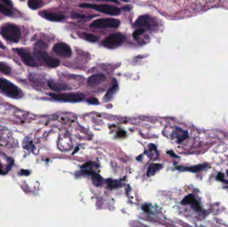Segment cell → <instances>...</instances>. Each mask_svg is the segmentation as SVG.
Masks as SVG:
<instances>
[{"label":"cell","instance_id":"obj_1","mask_svg":"<svg viewBox=\"0 0 228 227\" xmlns=\"http://www.w3.org/2000/svg\"><path fill=\"white\" fill-rule=\"evenodd\" d=\"M46 47H47V45L45 43L41 41H37L35 45L34 50H33V52H34L36 57L42 60L45 65L50 67H57L59 65V60L48 55V53L45 51Z\"/></svg>","mask_w":228,"mask_h":227},{"label":"cell","instance_id":"obj_2","mask_svg":"<svg viewBox=\"0 0 228 227\" xmlns=\"http://www.w3.org/2000/svg\"><path fill=\"white\" fill-rule=\"evenodd\" d=\"M0 34L6 40L18 43L21 37V31L18 26L12 23L5 24L0 29Z\"/></svg>","mask_w":228,"mask_h":227},{"label":"cell","instance_id":"obj_3","mask_svg":"<svg viewBox=\"0 0 228 227\" xmlns=\"http://www.w3.org/2000/svg\"><path fill=\"white\" fill-rule=\"evenodd\" d=\"M82 8H89L110 16H118L121 13V9L111 5H98L95 4H81L79 5Z\"/></svg>","mask_w":228,"mask_h":227},{"label":"cell","instance_id":"obj_4","mask_svg":"<svg viewBox=\"0 0 228 227\" xmlns=\"http://www.w3.org/2000/svg\"><path fill=\"white\" fill-rule=\"evenodd\" d=\"M120 25V21L115 18H101L93 21L90 27L95 28H118Z\"/></svg>","mask_w":228,"mask_h":227},{"label":"cell","instance_id":"obj_5","mask_svg":"<svg viewBox=\"0 0 228 227\" xmlns=\"http://www.w3.org/2000/svg\"><path fill=\"white\" fill-rule=\"evenodd\" d=\"M125 41V36L121 33L111 34L103 41V45L106 47L115 49L122 45Z\"/></svg>","mask_w":228,"mask_h":227},{"label":"cell","instance_id":"obj_6","mask_svg":"<svg viewBox=\"0 0 228 227\" xmlns=\"http://www.w3.org/2000/svg\"><path fill=\"white\" fill-rule=\"evenodd\" d=\"M50 95L53 99L59 101H64V102H79L83 101L84 99V95L81 93H61V94H55V93H50Z\"/></svg>","mask_w":228,"mask_h":227},{"label":"cell","instance_id":"obj_7","mask_svg":"<svg viewBox=\"0 0 228 227\" xmlns=\"http://www.w3.org/2000/svg\"><path fill=\"white\" fill-rule=\"evenodd\" d=\"M0 89L13 98H17L20 95V91L16 85L1 77H0Z\"/></svg>","mask_w":228,"mask_h":227},{"label":"cell","instance_id":"obj_8","mask_svg":"<svg viewBox=\"0 0 228 227\" xmlns=\"http://www.w3.org/2000/svg\"><path fill=\"white\" fill-rule=\"evenodd\" d=\"M134 26L136 28H143V29H154L157 27V21L154 18L148 16V15H144L141 16L135 21Z\"/></svg>","mask_w":228,"mask_h":227},{"label":"cell","instance_id":"obj_9","mask_svg":"<svg viewBox=\"0 0 228 227\" xmlns=\"http://www.w3.org/2000/svg\"><path fill=\"white\" fill-rule=\"evenodd\" d=\"M13 51L21 57L23 62L25 65L30 66V67H38V66L37 62L29 51L23 48H14Z\"/></svg>","mask_w":228,"mask_h":227},{"label":"cell","instance_id":"obj_10","mask_svg":"<svg viewBox=\"0 0 228 227\" xmlns=\"http://www.w3.org/2000/svg\"><path fill=\"white\" fill-rule=\"evenodd\" d=\"M53 51L58 55L64 57H69L72 55V49L65 43H57L53 47Z\"/></svg>","mask_w":228,"mask_h":227},{"label":"cell","instance_id":"obj_11","mask_svg":"<svg viewBox=\"0 0 228 227\" xmlns=\"http://www.w3.org/2000/svg\"><path fill=\"white\" fill-rule=\"evenodd\" d=\"M40 15L44 19L52 21H61L65 19V16L64 15L53 13V12L47 11H43L42 12H41Z\"/></svg>","mask_w":228,"mask_h":227},{"label":"cell","instance_id":"obj_12","mask_svg":"<svg viewBox=\"0 0 228 227\" xmlns=\"http://www.w3.org/2000/svg\"><path fill=\"white\" fill-rule=\"evenodd\" d=\"M106 77L103 74H94L91 75L88 79V83L91 87H96L106 81Z\"/></svg>","mask_w":228,"mask_h":227},{"label":"cell","instance_id":"obj_13","mask_svg":"<svg viewBox=\"0 0 228 227\" xmlns=\"http://www.w3.org/2000/svg\"><path fill=\"white\" fill-rule=\"evenodd\" d=\"M47 85L50 89L57 92L65 91V90L69 89V87L67 85L62 83L56 81L55 80L48 81Z\"/></svg>","mask_w":228,"mask_h":227},{"label":"cell","instance_id":"obj_14","mask_svg":"<svg viewBox=\"0 0 228 227\" xmlns=\"http://www.w3.org/2000/svg\"><path fill=\"white\" fill-rule=\"evenodd\" d=\"M118 89H119V86L118 83L116 81L115 79H114L113 85H112V87L108 90V91L106 93V95L104 96L103 99V101L104 102L111 101V100L113 99L114 95L117 93V92L118 91Z\"/></svg>","mask_w":228,"mask_h":227},{"label":"cell","instance_id":"obj_15","mask_svg":"<svg viewBox=\"0 0 228 227\" xmlns=\"http://www.w3.org/2000/svg\"><path fill=\"white\" fill-rule=\"evenodd\" d=\"M181 203L183 204H191L193 206V208L195 209L196 211H201L200 204L192 194H189L184 198Z\"/></svg>","mask_w":228,"mask_h":227},{"label":"cell","instance_id":"obj_16","mask_svg":"<svg viewBox=\"0 0 228 227\" xmlns=\"http://www.w3.org/2000/svg\"><path fill=\"white\" fill-rule=\"evenodd\" d=\"M176 135L178 139L179 143H181L183 141L185 140L188 137V133L187 131L182 130L180 128H176Z\"/></svg>","mask_w":228,"mask_h":227},{"label":"cell","instance_id":"obj_17","mask_svg":"<svg viewBox=\"0 0 228 227\" xmlns=\"http://www.w3.org/2000/svg\"><path fill=\"white\" fill-rule=\"evenodd\" d=\"M162 165L160 164H152L149 165L148 169L147 170V176L150 177V176L154 175L158 171L159 169H161Z\"/></svg>","mask_w":228,"mask_h":227},{"label":"cell","instance_id":"obj_18","mask_svg":"<svg viewBox=\"0 0 228 227\" xmlns=\"http://www.w3.org/2000/svg\"><path fill=\"white\" fill-rule=\"evenodd\" d=\"M28 5L30 9L36 10L42 6L43 1L42 0H28Z\"/></svg>","mask_w":228,"mask_h":227},{"label":"cell","instance_id":"obj_19","mask_svg":"<svg viewBox=\"0 0 228 227\" xmlns=\"http://www.w3.org/2000/svg\"><path fill=\"white\" fill-rule=\"evenodd\" d=\"M108 186L110 189H118L119 187H122V182L118 180H113L111 179H108L106 180Z\"/></svg>","mask_w":228,"mask_h":227},{"label":"cell","instance_id":"obj_20","mask_svg":"<svg viewBox=\"0 0 228 227\" xmlns=\"http://www.w3.org/2000/svg\"><path fill=\"white\" fill-rule=\"evenodd\" d=\"M92 176V182H93V185L96 187H99L102 183V179L99 175L96 174V173H93L91 174Z\"/></svg>","mask_w":228,"mask_h":227},{"label":"cell","instance_id":"obj_21","mask_svg":"<svg viewBox=\"0 0 228 227\" xmlns=\"http://www.w3.org/2000/svg\"><path fill=\"white\" fill-rule=\"evenodd\" d=\"M207 167V165H198V166H193V167H185V168H182V170H188V171H191V172H198L200 171L202 169H203V168Z\"/></svg>","mask_w":228,"mask_h":227},{"label":"cell","instance_id":"obj_22","mask_svg":"<svg viewBox=\"0 0 228 227\" xmlns=\"http://www.w3.org/2000/svg\"><path fill=\"white\" fill-rule=\"evenodd\" d=\"M82 36H83L84 40L88 41L89 42H96V41L98 40V37H96V35L91 33H82Z\"/></svg>","mask_w":228,"mask_h":227},{"label":"cell","instance_id":"obj_23","mask_svg":"<svg viewBox=\"0 0 228 227\" xmlns=\"http://www.w3.org/2000/svg\"><path fill=\"white\" fill-rule=\"evenodd\" d=\"M11 71L10 67H9L6 63L0 62V73L6 75H9L11 73Z\"/></svg>","mask_w":228,"mask_h":227},{"label":"cell","instance_id":"obj_24","mask_svg":"<svg viewBox=\"0 0 228 227\" xmlns=\"http://www.w3.org/2000/svg\"><path fill=\"white\" fill-rule=\"evenodd\" d=\"M0 13H3L5 16H11L12 11L8 7L4 6L1 4H0Z\"/></svg>","mask_w":228,"mask_h":227},{"label":"cell","instance_id":"obj_25","mask_svg":"<svg viewBox=\"0 0 228 227\" xmlns=\"http://www.w3.org/2000/svg\"><path fill=\"white\" fill-rule=\"evenodd\" d=\"M145 32V29L143 28H138L136 30L133 31V33L132 34V35L133 37V38L137 40V39L139 37L140 35H142V34H144Z\"/></svg>","mask_w":228,"mask_h":227},{"label":"cell","instance_id":"obj_26","mask_svg":"<svg viewBox=\"0 0 228 227\" xmlns=\"http://www.w3.org/2000/svg\"><path fill=\"white\" fill-rule=\"evenodd\" d=\"M87 102L89 104H92V105H97L99 103V101L96 98H94V97H90L88 99Z\"/></svg>","mask_w":228,"mask_h":227},{"label":"cell","instance_id":"obj_27","mask_svg":"<svg viewBox=\"0 0 228 227\" xmlns=\"http://www.w3.org/2000/svg\"><path fill=\"white\" fill-rule=\"evenodd\" d=\"M217 179L220 180V181H224V175L222 173H220L217 176Z\"/></svg>","mask_w":228,"mask_h":227},{"label":"cell","instance_id":"obj_28","mask_svg":"<svg viewBox=\"0 0 228 227\" xmlns=\"http://www.w3.org/2000/svg\"><path fill=\"white\" fill-rule=\"evenodd\" d=\"M1 1H2L3 2H4L5 4H6V5H8V6H12V2L11 0H1Z\"/></svg>","mask_w":228,"mask_h":227},{"label":"cell","instance_id":"obj_29","mask_svg":"<svg viewBox=\"0 0 228 227\" xmlns=\"http://www.w3.org/2000/svg\"><path fill=\"white\" fill-rule=\"evenodd\" d=\"M167 154H168V155H170L171 157H176V158H178V156H177V155H176V154H174V153L173 152V151H167Z\"/></svg>","mask_w":228,"mask_h":227},{"label":"cell","instance_id":"obj_30","mask_svg":"<svg viewBox=\"0 0 228 227\" xmlns=\"http://www.w3.org/2000/svg\"><path fill=\"white\" fill-rule=\"evenodd\" d=\"M118 136H120V137H122V136H124L125 135V132H124L123 131L118 132Z\"/></svg>","mask_w":228,"mask_h":227},{"label":"cell","instance_id":"obj_31","mask_svg":"<svg viewBox=\"0 0 228 227\" xmlns=\"http://www.w3.org/2000/svg\"><path fill=\"white\" fill-rule=\"evenodd\" d=\"M142 209H143V210H144L145 212H149V206H147V205H144V206H143Z\"/></svg>","mask_w":228,"mask_h":227},{"label":"cell","instance_id":"obj_32","mask_svg":"<svg viewBox=\"0 0 228 227\" xmlns=\"http://www.w3.org/2000/svg\"><path fill=\"white\" fill-rule=\"evenodd\" d=\"M108 1H111V2H114V3H115V4H119V0H108ZM122 1H126V2H127L128 1H127V0H122Z\"/></svg>","mask_w":228,"mask_h":227},{"label":"cell","instance_id":"obj_33","mask_svg":"<svg viewBox=\"0 0 228 227\" xmlns=\"http://www.w3.org/2000/svg\"><path fill=\"white\" fill-rule=\"evenodd\" d=\"M149 149L150 150H156V146H155L154 145H153V144H152V145H149Z\"/></svg>","mask_w":228,"mask_h":227},{"label":"cell","instance_id":"obj_34","mask_svg":"<svg viewBox=\"0 0 228 227\" xmlns=\"http://www.w3.org/2000/svg\"><path fill=\"white\" fill-rule=\"evenodd\" d=\"M91 165V162H89V163H86V164H84L83 166H82V168H86L87 167H89V165Z\"/></svg>","mask_w":228,"mask_h":227},{"label":"cell","instance_id":"obj_35","mask_svg":"<svg viewBox=\"0 0 228 227\" xmlns=\"http://www.w3.org/2000/svg\"><path fill=\"white\" fill-rule=\"evenodd\" d=\"M130 8H131V7H130V6H126V7H123V9H124V10H128V11H130Z\"/></svg>","mask_w":228,"mask_h":227},{"label":"cell","instance_id":"obj_36","mask_svg":"<svg viewBox=\"0 0 228 227\" xmlns=\"http://www.w3.org/2000/svg\"><path fill=\"white\" fill-rule=\"evenodd\" d=\"M0 48L2 49V50H5L6 49V47L2 44V43L1 42V41H0Z\"/></svg>","mask_w":228,"mask_h":227}]
</instances>
